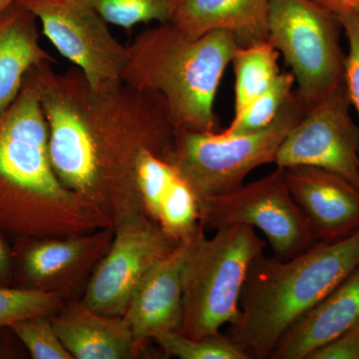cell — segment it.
I'll use <instances>...</instances> for the list:
<instances>
[{
    "label": "cell",
    "instance_id": "17",
    "mask_svg": "<svg viewBox=\"0 0 359 359\" xmlns=\"http://www.w3.org/2000/svg\"><path fill=\"white\" fill-rule=\"evenodd\" d=\"M271 0H180L172 25L191 39L215 30L230 32L238 47L269 37Z\"/></svg>",
    "mask_w": 359,
    "mask_h": 359
},
{
    "label": "cell",
    "instance_id": "4",
    "mask_svg": "<svg viewBox=\"0 0 359 359\" xmlns=\"http://www.w3.org/2000/svg\"><path fill=\"white\" fill-rule=\"evenodd\" d=\"M127 47L124 83L159 94L175 128L219 131L215 98L238 48L230 32L215 30L191 39L171 23H158Z\"/></svg>",
    "mask_w": 359,
    "mask_h": 359
},
{
    "label": "cell",
    "instance_id": "5",
    "mask_svg": "<svg viewBox=\"0 0 359 359\" xmlns=\"http://www.w3.org/2000/svg\"><path fill=\"white\" fill-rule=\"evenodd\" d=\"M266 247L252 226L231 224L207 238L199 224L187 238L182 268V334L200 339L238 320L248 271Z\"/></svg>",
    "mask_w": 359,
    "mask_h": 359
},
{
    "label": "cell",
    "instance_id": "20",
    "mask_svg": "<svg viewBox=\"0 0 359 359\" xmlns=\"http://www.w3.org/2000/svg\"><path fill=\"white\" fill-rule=\"evenodd\" d=\"M295 79L292 72L278 75L264 93L233 117L228 128L219 131L224 136H236L261 131L276 119L283 103L292 93Z\"/></svg>",
    "mask_w": 359,
    "mask_h": 359
},
{
    "label": "cell",
    "instance_id": "32",
    "mask_svg": "<svg viewBox=\"0 0 359 359\" xmlns=\"http://www.w3.org/2000/svg\"><path fill=\"white\" fill-rule=\"evenodd\" d=\"M344 1H346V2H356V1H359V0H344Z\"/></svg>",
    "mask_w": 359,
    "mask_h": 359
},
{
    "label": "cell",
    "instance_id": "1",
    "mask_svg": "<svg viewBox=\"0 0 359 359\" xmlns=\"http://www.w3.org/2000/svg\"><path fill=\"white\" fill-rule=\"evenodd\" d=\"M52 167L66 189L112 224L144 211L137 165L144 150L164 158L175 128L159 94L123 83L98 91L83 72L37 66ZM145 212V211H144Z\"/></svg>",
    "mask_w": 359,
    "mask_h": 359
},
{
    "label": "cell",
    "instance_id": "3",
    "mask_svg": "<svg viewBox=\"0 0 359 359\" xmlns=\"http://www.w3.org/2000/svg\"><path fill=\"white\" fill-rule=\"evenodd\" d=\"M359 264V230L337 242H318L289 259L257 256L229 337L249 359L269 358L278 340Z\"/></svg>",
    "mask_w": 359,
    "mask_h": 359
},
{
    "label": "cell",
    "instance_id": "9",
    "mask_svg": "<svg viewBox=\"0 0 359 359\" xmlns=\"http://www.w3.org/2000/svg\"><path fill=\"white\" fill-rule=\"evenodd\" d=\"M178 244L144 211L123 219L116 224L109 250L90 276L80 302L103 316H124L148 273Z\"/></svg>",
    "mask_w": 359,
    "mask_h": 359
},
{
    "label": "cell",
    "instance_id": "30",
    "mask_svg": "<svg viewBox=\"0 0 359 359\" xmlns=\"http://www.w3.org/2000/svg\"><path fill=\"white\" fill-rule=\"evenodd\" d=\"M18 1V0H0V14L4 13V11H6L9 6H13L14 2Z\"/></svg>",
    "mask_w": 359,
    "mask_h": 359
},
{
    "label": "cell",
    "instance_id": "18",
    "mask_svg": "<svg viewBox=\"0 0 359 359\" xmlns=\"http://www.w3.org/2000/svg\"><path fill=\"white\" fill-rule=\"evenodd\" d=\"M37 20L18 0L0 14V110L13 102L28 71L55 62L39 43Z\"/></svg>",
    "mask_w": 359,
    "mask_h": 359
},
{
    "label": "cell",
    "instance_id": "12",
    "mask_svg": "<svg viewBox=\"0 0 359 359\" xmlns=\"http://www.w3.org/2000/svg\"><path fill=\"white\" fill-rule=\"evenodd\" d=\"M114 230L60 238H32L20 259V278L27 289L68 295L86 285L100 259L109 250Z\"/></svg>",
    "mask_w": 359,
    "mask_h": 359
},
{
    "label": "cell",
    "instance_id": "25",
    "mask_svg": "<svg viewBox=\"0 0 359 359\" xmlns=\"http://www.w3.org/2000/svg\"><path fill=\"white\" fill-rule=\"evenodd\" d=\"M178 176L175 168L164 158L150 150L141 153L137 165V185L144 211L155 222L163 200Z\"/></svg>",
    "mask_w": 359,
    "mask_h": 359
},
{
    "label": "cell",
    "instance_id": "14",
    "mask_svg": "<svg viewBox=\"0 0 359 359\" xmlns=\"http://www.w3.org/2000/svg\"><path fill=\"white\" fill-rule=\"evenodd\" d=\"M186 252L187 238L148 273L123 316L142 349L149 340L181 330L182 268Z\"/></svg>",
    "mask_w": 359,
    "mask_h": 359
},
{
    "label": "cell",
    "instance_id": "16",
    "mask_svg": "<svg viewBox=\"0 0 359 359\" xmlns=\"http://www.w3.org/2000/svg\"><path fill=\"white\" fill-rule=\"evenodd\" d=\"M51 320L73 359H130L143 351L124 316L97 313L80 301L65 304Z\"/></svg>",
    "mask_w": 359,
    "mask_h": 359
},
{
    "label": "cell",
    "instance_id": "13",
    "mask_svg": "<svg viewBox=\"0 0 359 359\" xmlns=\"http://www.w3.org/2000/svg\"><path fill=\"white\" fill-rule=\"evenodd\" d=\"M292 198L318 242H337L359 230V189L344 177L313 166L285 169Z\"/></svg>",
    "mask_w": 359,
    "mask_h": 359
},
{
    "label": "cell",
    "instance_id": "26",
    "mask_svg": "<svg viewBox=\"0 0 359 359\" xmlns=\"http://www.w3.org/2000/svg\"><path fill=\"white\" fill-rule=\"evenodd\" d=\"M34 359H73L59 339L51 316H35L9 327Z\"/></svg>",
    "mask_w": 359,
    "mask_h": 359
},
{
    "label": "cell",
    "instance_id": "23",
    "mask_svg": "<svg viewBox=\"0 0 359 359\" xmlns=\"http://www.w3.org/2000/svg\"><path fill=\"white\" fill-rule=\"evenodd\" d=\"M66 297L59 292L0 287V327L35 316H53L65 306Z\"/></svg>",
    "mask_w": 359,
    "mask_h": 359
},
{
    "label": "cell",
    "instance_id": "21",
    "mask_svg": "<svg viewBox=\"0 0 359 359\" xmlns=\"http://www.w3.org/2000/svg\"><path fill=\"white\" fill-rule=\"evenodd\" d=\"M111 25L130 29L139 23L171 21L180 0H85Z\"/></svg>",
    "mask_w": 359,
    "mask_h": 359
},
{
    "label": "cell",
    "instance_id": "28",
    "mask_svg": "<svg viewBox=\"0 0 359 359\" xmlns=\"http://www.w3.org/2000/svg\"><path fill=\"white\" fill-rule=\"evenodd\" d=\"M308 359H359V325L323 344Z\"/></svg>",
    "mask_w": 359,
    "mask_h": 359
},
{
    "label": "cell",
    "instance_id": "29",
    "mask_svg": "<svg viewBox=\"0 0 359 359\" xmlns=\"http://www.w3.org/2000/svg\"><path fill=\"white\" fill-rule=\"evenodd\" d=\"M13 256L0 231V287H9L13 280Z\"/></svg>",
    "mask_w": 359,
    "mask_h": 359
},
{
    "label": "cell",
    "instance_id": "19",
    "mask_svg": "<svg viewBox=\"0 0 359 359\" xmlns=\"http://www.w3.org/2000/svg\"><path fill=\"white\" fill-rule=\"evenodd\" d=\"M278 56L280 52L269 40L238 47L231 60L236 75L235 116L275 82L280 74Z\"/></svg>",
    "mask_w": 359,
    "mask_h": 359
},
{
    "label": "cell",
    "instance_id": "7",
    "mask_svg": "<svg viewBox=\"0 0 359 359\" xmlns=\"http://www.w3.org/2000/svg\"><path fill=\"white\" fill-rule=\"evenodd\" d=\"M342 28L334 14L314 0H271L268 40L283 54L304 109L346 88Z\"/></svg>",
    "mask_w": 359,
    "mask_h": 359
},
{
    "label": "cell",
    "instance_id": "24",
    "mask_svg": "<svg viewBox=\"0 0 359 359\" xmlns=\"http://www.w3.org/2000/svg\"><path fill=\"white\" fill-rule=\"evenodd\" d=\"M166 355L180 359H249L228 335L190 339L180 332H166L154 340Z\"/></svg>",
    "mask_w": 359,
    "mask_h": 359
},
{
    "label": "cell",
    "instance_id": "27",
    "mask_svg": "<svg viewBox=\"0 0 359 359\" xmlns=\"http://www.w3.org/2000/svg\"><path fill=\"white\" fill-rule=\"evenodd\" d=\"M327 8L339 21L347 42L348 52L344 62V81L351 105L359 114V13L344 0H314Z\"/></svg>",
    "mask_w": 359,
    "mask_h": 359
},
{
    "label": "cell",
    "instance_id": "31",
    "mask_svg": "<svg viewBox=\"0 0 359 359\" xmlns=\"http://www.w3.org/2000/svg\"><path fill=\"white\" fill-rule=\"evenodd\" d=\"M346 4H348L349 6H353V8L355 9V11H358V13H359V1H356V2H346Z\"/></svg>",
    "mask_w": 359,
    "mask_h": 359
},
{
    "label": "cell",
    "instance_id": "6",
    "mask_svg": "<svg viewBox=\"0 0 359 359\" xmlns=\"http://www.w3.org/2000/svg\"><path fill=\"white\" fill-rule=\"evenodd\" d=\"M304 113L292 91L276 119L261 131L224 136L219 131L176 129L164 159L192 188L198 202L223 195L245 184L252 170L275 163L283 140Z\"/></svg>",
    "mask_w": 359,
    "mask_h": 359
},
{
    "label": "cell",
    "instance_id": "10",
    "mask_svg": "<svg viewBox=\"0 0 359 359\" xmlns=\"http://www.w3.org/2000/svg\"><path fill=\"white\" fill-rule=\"evenodd\" d=\"M36 15L42 32L61 55L83 72L92 88L123 83L128 47L113 36L108 22L85 0H18Z\"/></svg>",
    "mask_w": 359,
    "mask_h": 359
},
{
    "label": "cell",
    "instance_id": "8",
    "mask_svg": "<svg viewBox=\"0 0 359 359\" xmlns=\"http://www.w3.org/2000/svg\"><path fill=\"white\" fill-rule=\"evenodd\" d=\"M198 203L199 224L205 231L231 224L259 229L278 259H289L318 243L292 198L283 168L276 167L264 178Z\"/></svg>",
    "mask_w": 359,
    "mask_h": 359
},
{
    "label": "cell",
    "instance_id": "22",
    "mask_svg": "<svg viewBox=\"0 0 359 359\" xmlns=\"http://www.w3.org/2000/svg\"><path fill=\"white\" fill-rule=\"evenodd\" d=\"M157 223L176 242L185 240L199 226L197 197L180 176L163 200Z\"/></svg>",
    "mask_w": 359,
    "mask_h": 359
},
{
    "label": "cell",
    "instance_id": "2",
    "mask_svg": "<svg viewBox=\"0 0 359 359\" xmlns=\"http://www.w3.org/2000/svg\"><path fill=\"white\" fill-rule=\"evenodd\" d=\"M37 66L25 75L13 102L0 110V231L32 240L113 230L54 172Z\"/></svg>",
    "mask_w": 359,
    "mask_h": 359
},
{
    "label": "cell",
    "instance_id": "11",
    "mask_svg": "<svg viewBox=\"0 0 359 359\" xmlns=\"http://www.w3.org/2000/svg\"><path fill=\"white\" fill-rule=\"evenodd\" d=\"M351 106L346 87L306 111L278 149L276 167L323 168L359 189V126Z\"/></svg>",
    "mask_w": 359,
    "mask_h": 359
},
{
    "label": "cell",
    "instance_id": "15",
    "mask_svg": "<svg viewBox=\"0 0 359 359\" xmlns=\"http://www.w3.org/2000/svg\"><path fill=\"white\" fill-rule=\"evenodd\" d=\"M359 325V264L278 340L271 359H308L323 344Z\"/></svg>",
    "mask_w": 359,
    "mask_h": 359
}]
</instances>
